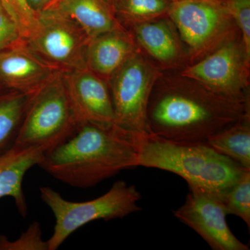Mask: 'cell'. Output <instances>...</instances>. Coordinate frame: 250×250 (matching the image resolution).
I'll list each match as a JSON object with an SVG mask.
<instances>
[{"mask_svg":"<svg viewBox=\"0 0 250 250\" xmlns=\"http://www.w3.org/2000/svg\"><path fill=\"white\" fill-rule=\"evenodd\" d=\"M77 125L62 71L59 72L29 96L15 146L46 152L65 141Z\"/></svg>","mask_w":250,"mask_h":250,"instance_id":"obj_5","label":"cell"},{"mask_svg":"<svg viewBox=\"0 0 250 250\" xmlns=\"http://www.w3.org/2000/svg\"><path fill=\"white\" fill-rule=\"evenodd\" d=\"M0 250H48V243L42 239L40 223L34 222L16 241L0 234Z\"/></svg>","mask_w":250,"mask_h":250,"instance_id":"obj_21","label":"cell"},{"mask_svg":"<svg viewBox=\"0 0 250 250\" xmlns=\"http://www.w3.org/2000/svg\"><path fill=\"white\" fill-rule=\"evenodd\" d=\"M190 55H202L221 44L232 31V18L214 0H182L167 11Z\"/></svg>","mask_w":250,"mask_h":250,"instance_id":"obj_9","label":"cell"},{"mask_svg":"<svg viewBox=\"0 0 250 250\" xmlns=\"http://www.w3.org/2000/svg\"><path fill=\"white\" fill-rule=\"evenodd\" d=\"M54 0H27L29 7L36 14L50 7L54 4Z\"/></svg>","mask_w":250,"mask_h":250,"instance_id":"obj_25","label":"cell"},{"mask_svg":"<svg viewBox=\"0 0 250 250\" xmlns=\"http://www.w3.org/2000/svg\"><path fill=\"white\" fill-rule=\"evenodd\" d=\"M59 1V0H54V4H53V5H52V6H54V4H56V3H57V1ZM50 7H51V6H50Z\"/></svg>","mask_w":250,"mask_h":250,"instance_id":"obj_27","label":"cell"},{"mask_svg":"<svg viewBox=\"0 0 250 250\" xmlns=\"http://www.w3.org/2000/svg\"><path fill=\"white\" fill-rule=\"evenodd\" d=\"M61 70L42 60L21 41L0 51V83L33 95Z\"/></svg>","mask_w":250,"mask_h":250,"instance_id":"obj_12","label":"cell"},{"mask_svg":"<svg viewBox=\"0 0 250 250\" xmlns=\"http://www.w3.org/2000/svg\"><path fill=\"white\" fill-rule=\"evenodd\" d=\"M74 118L77 125H115L109 83L88 67L62 72Z\"/></svg>","mask_w":250,"mask_h":250,"instance_id":"obj_11","label":"cell"},{"mask_svg":"<svg viewBox=\"0 0 250 250\" xmlns=\"http://www.w3.org/2000/svg\"><path fill=\"white\" fill-rule=\"evenodd\" d=\"M250 113V101H235L182 76L159 77L149 97L151 134L177 143H207Z\"/></svg>","mask_w":250,"mask_h":250,"instance_id":"obj_1","label":"cell"},{"mask_svg":"<svg viewBox=\"0 0 250 250\" xmlns=\"http://www.w3.org/2000/svg\"><path fill=\"white\" fill-rule=\"evenodd\" d=\"M172 2H174V1H182V0H170Z\"/></svg>","mask_w":250,"mask_h":250,"instance_id":"obj_28","label":"cell"},{"mask_svg":"<svg viewBox=\"0 0 250 250\" xmlns=\"http://www.w3.org/2000/svg\"><path fill=\"white\" fill-rule=\"evenodd\" d=\"M207 144L245 170H250V115L211 136Z\"/></svg>","mask_w":250,"mask_h":250,"instance_id":"obj_17","label":"cell"},{"mask_svg":"<svg viewBox=\"0 0 250 250\" xmlns=\"http://www.w3.org/2000/svg\"><path fill=\"white\" fill-rule=\"evenodd\" d=\"M174 216L193 229L215 250H248L232 233L222 195L202 188L189 187V192Z\"/></svg>","mask_w":250,"mask_h":250,"instance_id":"obj_10","label":"cell"},{"mask_svg":"<svg viewBox=\"0 0 250 250\" xmlns=\"http://www.w3.org/2000/svg\"><path fill=\"white\" fill-rule=\"evenodd\" d=\"M136 136L116 126L85 123L65 141L46 151L39 166L72 187H93L122 170L137 167Z\"/></svg>","mask_w":250,"mask_h":250,"instance_id":"obj_2","label":"cell"},{"mask_svg":"<svg viewBox=\"0 0 250 250\" xmlns=\"http://www.w3.org/2000/svg\"><path fill=\"white\" fill-rule=\"evenodd\" d=\"M161 75L138 47L113 74L108 83L117 127L133 136L151 134L148 103Z\"/></svg>","mask_w":250,"mask_h":250,"instance_id":"obj_6","label":"cell"},{"mask_svg":"<svg viewBox=\"0 0 250 250\" xmlns=\"http://www.w3.org/2000/svg\"><path fill=\"white\" fill-rule=\"evenodd\" d=\"M51 7L77 23L89 39L123 27L106 0H59Z\"/></svg>","mask_w":250,"mask_h":250,"instance_id":"obj_15","label":"cell"},{"mask_svg":"<svg viewBox=\"0 0 250 250\" xmlns=\"http://www.w3.org/2000/svg\"><path fill=\"white\" fill-rule=\"evenodd\" d=\"M138 166L168 171L189 187L223 195L246 170L207 143H177L154 134L136 136Z\"/></svg>","mask_w":250,"mask_h":250,"instance_id":"obj_3","label":"cell"},{"mask_svg":"<svg viewBox=\"0 0 250 250\" xmlns=\"http://www.w3.org/2000/svg\"><path fill=\"white\" fill-rule=\"evenodd\" d=\"M24 40L12 18L0 2V51Z\"/></svg>","mask_w":250,"mask_h":250,"instance_id":"obj_24","label":"cell"},{"mask_svg":"<svg viewBox=\"0 0 250 250\" xmlns=\"http://www.w3.org/2000/svg\"><path fill=\"white\" fill-rule=\"evenodd\" d=\"M167 0H114L115 14L130 25L154 21L167 13Z\"/></svg>","mask_w":250,"mask_h":250,"instance_id":"obj_19","label":"cell"},{"mask_svg":"<svg viewBox=\"0 0 250 250\" xmlns=\"http://www.w3.org/2000/svg\"><path fill=\"white\" fill-rule=\"evenodd\" d=\"M249 57L234 32L201 61L187 67L182 76L200 82L214 93L235 101H250Z\"/></svg>","mask_w":250,"mask_h":250,"instance_id":"obj_8","label":"cell"},{"mask_svg":"<svg viewBox=\"0 0 250 250\" xmlns=\"http://www.w3.org/2000/svg\"><path fill=\"white\" fill-rule=\"evenodd\" d=\"M21 31L24 39L35 21V12L29 7L27 0H0Z\"/></svg>","mask_w":250,"mask_h":250,"instance_id":"obj_23","label":"cell"},{"mask_svg":"<svg viewBox=\"0 0 250 250\" xmlns=\"http://www.w3.org/2000/svg\"><path fill=\"white\" fill-rule=\"evenodd\" d=\"M45 150L41 148H14L0 156V199L11 197L19 213L25 217L27 205L22 190L24 175L33 166H39Z\"/></svg>","mask_w":250,"mask_h":250,"instance_id":"obj_14","label":"cell"},{"mask_svg":"<svg viewBox=\"0 0 250 250\" xmlns=\"http://www.w3.org/2000/svg\"><path fill=\"white\" fill-rule=\"evenodd\" d=\"M106 1H107L108 4L111 5L112 7H113V2H114V0H106Z\"/></svg>","mask_w":250,"mask_h":250,"instance_id":"obj_26","label":"cell"},{"mask_svg":"<svg viewBox=\"0 0 250 250\" xmlns=\"http://www.w3.org/2000/svg\"><path fill=\"white\" fill-rule=\"evenodd\" d=\"M228 215L239 217L250 227V170H246L241 178L222 195Z\"/></svg>","mask_w":250,"mask_h":250,"instance_id":"obj_20","label":"cell"},{"mask_svg":"<svg viewBox=\"0 0 250 250\" xmlns=\"http://www.w3.org/2000/svg\"><path fill=\"white\" fill-rule=\"evenodd\" d=\"M134 38L118 28L88 40L85 52L86 67L106 80H109L134 52Z\"/></svg>","mask_w":250,"mask_h":250,"instance_id":"obj_13","label":"cell"},{"mask_svg":"<svg viewBox=\"0 0 250 250\" xmlns=\"http://www.w3.org/2000/svg\"><path fill=\"white\" fill-rule=\"evenodd\" d=\"M29 99V95L16 90L0 95V156L16 145Z\"/></svg>","mask_w":250,"mask_h":250,"instance_id":"obj_18","label":"cell"},{"mask_svg":"<svg viewBox=\"0 0 250 250\" xmlns=\"http://www.w3.org/2000/svg\"><path fill=\"white\" fill-rule=\"evenodd\" d=\"M88 40L77 23L55 7L38 13L24 39L34 53L62 72L87 67Z\"/></svg>","mask_w":250,"mask_h":250,"instance_id":"obj_7","label":"cell"},{"mask_svg":"<svg viewBox=\"0 0 250 250\" xmlns=\"http://www.w3.org/2000/svg\"><path fill=\"white\" fill-rule=\"evenodd\" d=\"M41 198L55 217L54 233L47 241L48 250H56L72 233L95 220L125 218L141 210V195L136 187L118 181L102 196L90 201H67L50 187L40 188Z\"/></svg>","mask_w":250,"mask_h":250,"instance_id":"obj_4","label":"cell"},{"mask_svg":"<svg viewBox=\"0 0 250 250\" xmlns=\"http://www.w3.org/2000/svg\"><path fill=\"white\" fill-rule=\"evenodd\" d=\"M223 5L241 30L243 45L250 58V0H227Z\"/></svg>","mask_w":250,"mask_h":250,"instance_id":"obj_22","label":"cell"},{"mask_svg":"<svg viewBox=\"0 0 250 250\" xmlns=\"http://www.w3.org/2000/svg\"><path fill=\"white\" fill-rule=\"evenodd\" d=\"M131 26L137 43L158 62L171 65L181 60L180 44L169 22L151 21Z\"/></svg>","mask_w":250,"mask_h":250,"instance_id":"obj_16","label":"cell"}]
</instances>
